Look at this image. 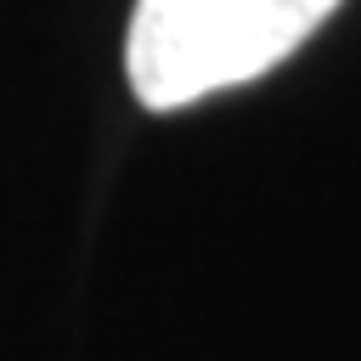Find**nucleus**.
Masks as SVG:
<instances>
[{"mask_svg":"<svg viewBox=\"0 0 361 361\" xmlns=\"http://www.w3.org/2000/svg\"><path fill=\"white\" fill-rule=\"evenodd\" d=\"M338 0H135L124 68L141 107H186L197 96L271 73L310 39Z\"/></svg>","mask_w":361,"mask_h":361,"instance_id":"1","label":"nucleus"}]
</instances>
